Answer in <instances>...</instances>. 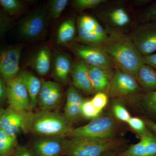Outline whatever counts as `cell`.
Wrapping results in <instances>:
<instances>
[{
    "label": "cell",
    "instance_id": "6da1fadb",
    "mask_svg": "<svg viewBox=\"0 0 156 156\" xmlns=\"http://www.w3.org/2000/svg\"><path fill=\"white\" fill-rule=\"evenodd\" d=\"M100 47L115 62L119 69L134 78L137 69L144 63L143 56L129 37L112 33L108 43Z\"/></svg>",
    "mask_w": 156,
    "mask_h": 156
},
{
    "label": "cell",
    "instance_id": "7a4b0ae2",
    "mask_svg": "<svg viewBox=\"0 0 156 156\" xmlns=\"http://www.w3.org/2000/svg\"><path fill=\"white\" fill-rule=\"evenodd\" d=\"M73 128L64 114L52 111L32 112L26 131L39 136H70Z\"/></svg>",
    "mask_w": 156,
    "mask_h": 156
},
{
    "label": "cell",
    "instance_id": "3957f363",
    "mask_svg": "<svg viewBox=\"0 0 156 156\" xmlns=\"http://www.w3.org/2000/svg\"><path fill=\"white\" fill-rule=\"evenodd\" d=\"M120 142L115 138L94 139L82 136L65 138L63 155L69 156H99L109 151H115Z\"/></svg>",
    "mask_w": 156,
    "mask_h": 156
},
{
    "label": "cell",
    "instance_id": "277c9868",
    "mask_svg": "<svg viewBox=\"0 0 156 156\" xmlns=\"http://www.w3.org/2000/svg\"><path fill=\"white\" fill-rule=\"evenodd\" d=\"M77 28L79 41L89 45L101 46L111 37L97 20L88 14L78 17Z\"/></svg>",
    "mask_w": 156,
    "mask_h": 156
},
{
    "label": "cell",
    "instance_id": "5b68a950",
    "mask_svg": "<svg viewBox=\"0 0 156 156\" xmlns=\"http://www.w3.org/2000/svg\"><path fill=\"white\" fill-rule=\"evenodd\" d=\"M48 17L47 7L43 6L23 18L18 26V34L20 40L32 41L41 37L47 29Z\"/></svg>",
    "mask_w": 156,
    "mask_h": 156
},
{
    "label": "cell",
    "instance_id": "8992f818",
    "mask_svg": "<svg viewBox=\"0 0 156 156\" xmlns=\"http://www.w3.org/2000/svg\"><path fill=\"white\" fill-rule=\"evenodd\" d=\"M115 126L110 117L96 118L89 124L73 128L70 136H82L94 139H107L115 138Z\"/></svg>",
    "mask_w": 156,
    "mask_h": 156
},
{
    "label": "cell",
    "instance_id": "52a82bcc",
    "mask_svg": "<svg viewBox=\"0 0 156 156\" xmlns=\"http://www.w3.org/2000/svg\"><path fill=\"white\" fill-rule=\"evenodd\" d=\"M71 50L81 60L89 66L109 72H111L113 67L112 58L100 46L74 45L72 46Z\"/></svg>",
    "mask_w": 156,
    "mask_h": 156
},
{
    "label": "cell",
    "instance_id": "ba28073f",
    "mask_svg": "<svg viewBox=\"0 0 156 156\" xmlns=\"http://www.w3.org/2000/svg\"><path fill=\"white\" fill-rule=\"evenodd\" d=\"M143 56L156 51V21L144 23L131 33L129 37Z\"/></svg>",
    "mask_w": 156,
    "mask_h": 156
},
{
    "label": "cell",
    "instance_id": "9c48e42d",
    "mask_svg": "<svg viewBox=\"0 0 156 156\" xmlns=\"http://www.w3.org/2000/svg\"><path fill=\"white\" fill-rule=\"evenodd\" d=\"M32 111L20 112L10 107L4 110L0 116V128L7 135L17 138L21 131H26Z\"/></svg>",
    "mask_w": 156,
    "mask_h": 156
},
{
    "label": "cell",
    "instance_id": "30bf717a",
    "mask_svg": "<svg viewBox=\"0 0 156 156\" xmlns=\"http://www.w3.org/2000/svg\"><path fill=\"white\" fill-rule=\"evenodd\" d=\"M6 84L9 107L18 111H31L28 93L21 80L17 77Z\"/></svg>",
    "mask_w": 156,
    "mask_h": 156
},
{
    "label": "cell",
    "instance_id": "8fae6325",
    "mask_svg": "<svg viewBox=\"0 0 156 156\" xmlns=\"http://www.w3.org/2000/svg\"><path fill=\"white\" fill-rule=\"evenodd\" d=\"M21 52V47L18 46L0 50V75L6 84L19 73Z\"/></svg>",
    "mask_w": 156,
    "mask_h": 156
},
{
    "label": "cell",
    "instance_id": "7c38bea8",
    "mask_svg": "<svg viewBox=\"0 0 156 156\" xmlns=\"http://www.w3.org/2000/svg\"><path fill=\"white\" fill-rule=\"evenodd\" d=\"M66 137L39 136L29 148L34 156H60L63 155Z\"/></svg>",
    "mask_w": 156,
    "mask_h": 156
},
{
    "label": "cell",
    "instance_id": "4fadbf2b",
    "mask_svg": "<svg viewBox=\"0 0 156 156\" xmlns=\"http://www.w3.org/2000/svg\"><path fill=\"white\" fill-rule=\"evenodd\" d=\"M108 89L111 95L123 96L140 91L141 88L135 78L116 68Z\"/></svg>",
    "mask_w": 156,
    "mask_h": 156
},
{
    "label": "cell",
    "instance_id": "5bb4252c",
    "mask_svg": "<svg viewBox=\"0 0 156 156\" xmlns=\"http://www.w3.org/2000/svg\"><path fill=\"white\" fill-rule=\"evenodd\" d=\"M41 81L37 105L40 111H52L58 106L61 100V87L58 83L53 81Z\"/></svg>",
    "mask_w": 156,
    "mask_h": 156
},
{
    "label": "cell",
    "instance_id": "9a60e30c",
    "mask_svg": "<svg viewBox=\"0 0 156 156\" xmlns=\"http://www.w3.org/2000/svg\"><path fill=\"white\" fill-rule=\"evenodd\" d=\"M140 141L120 156H156V138L150 132L140 134Z\"/></svg>",
    "mask_w": 156,
    "mask_h": 156
},
{
    "label": "cell",
    "instance_id": "2e32d148",
    "mask_svg": "<svg viewBox=\"0 0 156 156\" xmlns=\"http://www.w3.org/2000/svg\"><path fill=\"white\" fill-rule=\"evenodd\" d=\"M71 75L73 86L83 92L90 94L93 92L89 76V65L82 60L74 62Z\"/></svg>",
    "mask_w": 156,
    "mask_h": 156
},
{
    "label": "cell",
    "instance_id": "e0dca14e",
    "mask_svg": "<svg viewBox=\"0 0 156 156\" xmlns=\"http://www.w3.org/2000/svg\"><path fill=\"white\" fill-rule=\"evenodd\" d=\"M101 17L105 23L116 30L124 29L131 22L128 11L122 7H116L103 11Z\"/></svg>",
    "mask_w": 156,
    "mask_h": 156
},
{
    "label": "cell",
    "instance_id": "ac0fdd59",
    "mask_svg": "<svg viewBox=\"0 0 156 156\" xmlns=\"http://www.w3.org/2000/svg\"><path fill=\"white\" fill-rule=\"evenodd\" d=\"M17 77L22 81L28 92L32 111L37 105L42 81L32 73L27 71H20Z\"/></svg>",
    "mask_w": 156,
    "mask_h": 156
},
{
    "label": "cell",
    "instance_id": "d6986e66",
    "mask_svg": "<svg viewBox=\"0 0 156 156\" xmlns=\"http://www.w3.org/2000/svg\"><path fill=\"white\" fill-rule=\"evenodd\" d=\"M72 65L71 59L68 55L65 53H57L53 60L54 77L62 83H66L71 74Z\"/></svg>",
    "mask_w": 156,
    "mask_h": 156
},
{
    "label": "cell",
    "instance_id": "ffe728a7",
    "mask_svg": "<svg viewBox=\"0 0 156 156\" xmlns=\"http://www.w3.org/2000/svg\"><path fill=\"white\" fill-rule=\"evenodd\" d=\"M51 60L50 48L47 46H44L33 57L30 64L38 74L41 76H45L50 72Z\"/></svg>",
    "mask_w": 156,
    "mask_h": 156
},
{
    "label": "cell",
    "instance_id": "44dd1931",
    "mask_svg": "<svg viewBox=\"0 0 156 156\" xmlns=\"http://www.w3.org/2000/svg\"><path fill=\"white\" fill-rule=\"evenodd\" d=\"M135 79L148 92L156 91V70L148 65H140L135 75Z\"/></svg>",
    "mask_w": 156,
    "mask_h": 156
},
{
    "label": "cell",
    "instance_id": "7402d4cb",
    "mask_svg": "<svg viewBox=\"0 0 156 156\" xmlns=\"http://www.w3.org/2000/svg\"><path fill=\"white\" fill-rule=\"evenodd\" d=\"M89 76L93 91L103 92L108 89L111 81V72L89 65Z\"/></svg>",
    "mask_w": 156,
    "mask_h": 156
},
{
    "label": "cell",
    "instance_id": "603a6c76",
    "mask_svg": "<svg viewBox=\"0 0 156 156\" xmlns=\"http://www.w3.org/2000/svg\"><path fill=\"white\" fill-rule=\"evenodd\" d=\"M75 22L73 18L66 20L59 26L56 34V42L59 44H67L75 37Z\"/></svg>",
    "mask_w": 156,
    "mask_h": 156
},
{
    "label": "cell",
    "instance_id": "cb8c5ba5",
    "mask_svg": "<svg viewBox=\"0 0 156 156\" xmlns=\"http://www.w3.org/2000/svg\"><path fill=\"white\" fill-rule=\"evenodd\" d=\"M17 146V138L7 135L0 128V156H12Z\"/></svg>",
    "mask_w": 156,
    "mask_h": 156
},
{
    "label": "cell",
    "instance_id": "d4e9b609",
    "mask_svg": "<svg viewBox=\"0 0 156 156\" xmlns=\"http://www.w3.org/2000/svg\"><path fill=\"white\" fill-rule=\"evenodd\" d=\"M69 1L68 0H52L49 2L48 9L49 16L53 19L60 17L67 6Z\"/></svg>",
    "mask_w": 156,
    "mask_h": 156
},
{
    "label": "cell",
    "instance_id": "484cf974",
    "mask_svg": "<svg viewBox=\"0 0 156 156\" xmlns=\"http://www.w3.org/2000/svg\"><path fill=\"white\" fill-rule=\"evenodd\" d=\"M0 5L3 11L10 15L17 14L23 7L22 2L18 0H0Z\"/></svg>",
    "mask_w": 156,
    "mask_h": 156
},
{
    "label": "cell",
    "instance_id": "4316f807",
    "mask_svg": "<svg viewBox=\"0 0 156 156\" xmlns=\"http://www.w3.org/2000/svg\"><path fill=\"white\" fill-rule=\"evenodd\" d=\"M101 111L96 108L91 100L86 99L81 105L82 115L89 119H95L100 114Z\"/></svg>",
    "mask_w": 156,
    "mask_h": 156
},
{
    "label": "cell",
    "instance_id": "83f0119b",
    "mask_svg": "<svg viewBox=\"0 0 156 156\" xmlns=\"http://www.w3.org/2000/svg\"><path fill=\"white\" fill-rule=\"evenodd\" d=\"M86 100L73 86H70L66 92V105H81Z\"/></svg>",
    "mask_w": 156,
    "mask_h": 156
},
{
    "label": "cell",
    "instance_id": "f1b7e54d",
    "mask_svg": "<svg viewBox=\"0 0 156 156\" xmlns=\"http://www.w3.org/2000/svg\"><path fill=\"white\" fill-rule=\"evenodd\" d=\"M141 101L146 109L156 116V91L147 92L143 95Z\"/></svg>",
    "mask_w": 156,
    "mask_h": 156
},
{
    "label": "cell",
    "instance_id": "f546056e",
    "mask_svg": "<svg viewBox=\"0 0 156 156\" xmlns=\"http://www.w3.org/2000/svg\"><path fill=\"white\" fill-rule=\"evenodd\" d=\"M81 105L75 104L69 105H66L63 114L66 119L71 123L75 122L82 115Z\"/></svg>",
    "mask_w": 156,
    "mask_h": 156
},
{
    "label": "cell",
    "instance_id": "4dcf8cb0",
    "mask_svg": "<svg viewBox=\"0 0 156 156\" xmlns=\"http://www.w3.org/2000/svg\"><path fill=\"white\" fill-rule=\"evenodd\" d=\"M106 2L105 0H75L73 2V6L76 9L83 10L94 9Z\"/></svg>",
    "mask_w": 156,
    "mask_h": 156
},
{
    "label": "cell",
    "instance_id": "1f68e13d",
    "mask_svg": "<svg viewBox=\"0 0 156 156\" xmlns=\"http://www.w3.org/2000/svg\"><path fill=\"white\" fill-rule=\"evenodd\" d=\"M127 123L139 135L144 134L148 131L147 129L145 122L140 118L131 117Z\"/></svg>",
    "mask_w": 156,
    "mask_h": 156
},
{
    "label": "cell",
    "instance_id": "d6a6232c",
    "mask_svg": "<svg viewBox=\"0 0 156 156\" xmlns=\"http://www.w3.org/2000/svg\"><path fill=\"white\" fill-rule=\"evenodd\" d=\"M113 111L116 118L122 122L127 123L131 118L127 109L119 104H116L114 105Z\"/></svg>",
    "mask_w": 156,
    "mask_h": 156
},
{
    "label": "cell",
    "instance_id": "836d02e7",
    "mask_svg": "<svg viewBox=\"0 0 156 156\" xmlns=\"http://www.w3.org/2000/svg\"><path fill=\"white\" fill-rule=\"evenodd\" d=\"M90 100L95 107L101 111L108 103V98L104 92H98Z\"/></svg>",
    "mask_w": 156,
    "mask_h": 156
},
{
    "label": "cell",
    "instance_id": "e575fe53",
    "mask_svg": "<svg viewBox=\"0 0 156 156\" xmlns=\"http://www.w3.org/2000/svg\"><path fill=\"white\" fill-rule=\"evenodd\" d=\"M143 16L144 23L156 21V3L148 8Z\"/></svg>",
    "mask_w": 156,
    "mask_h": 156
},
{
    "label": "cell",
    "instance_id": "d590c367",
    "mask_svg": "<svg viewBox=\"0 0 156 156\" xmlns=\"http://www.w3.org/2000/svg\"><path fill=\"white\" fill-rule=\"evenodd\" d=\"M9 21L2 11L0 10V35L8 29Z\"/></svg>",
    "mask_w": 156,
    "mask_h": 156
},
{
    "label": "cell",
    "instance_id": "8d00e7d4",
    "mask_svg": "<svg viewBox=\"0 0 156 156\" xmlns=\"http://www.w3.org/2000/svg\"><path fill=\"white\" fill-rule=\"evenodd\" d=\"M7 100V84L3 78L0 77V103Z\"/></svg>",
    "mask_w": 156,
    "mask_h": 156
},
{
    "label": "cell",
    "instance_id": "74e56055",
    "mask_svg": "<svg viewBox=\"0 0 156 156\" xmlns=\"http://www.w3.org/2000/svg\"><path fill=\"white\" fill-rule=\"evenodd\" d=\"M12 156H34L28 148L23 146H18Z\"/></svg>",
    "mask_w": 156,
    "mask_h": 156
},
{
    "label": "cell",
    "instance_id": "f35d334b",
    "mask_svg": "<svg viewBox=\"0 0 156 156\" xmlns=\"http://www.w3.org/2000/svg\"><path fill=\"white\" fill-rule=\"evenodd\" d=\"M144 62L156 70V53L143 56Z\"/></svg>",
    "mask_w": 156,
    "mask_h": 156
},
{
    "label": "cell",
    "instance_id": "ab89813d",
    "mask_svg": "<svg viewBox=\"0 0 156 156\" xmlns=\"http://www.w3.org/2000/svg\"><path fill=\"white\" fill-rule=\"evenodd\" d=\"M147 126L153 131L155 133H156V123L154 122H152L150 120H147L146 121Z\"/></svg>",
    "mask_w": 156,
    "mask_h": 156
},
{
    "label": "cell",
    "instance_id": "60d3db41",
    "mask_svg": "<svg viewBox=\"0 0 156 156\" xmlns=\"http://www.w3.org/2000/svg\"><path fill=\"white\" fill-rule=\"evenodd\" d=\"M99 156H116V153L115 151H109L104 153Z\"/></svg>",
    "mask_w": 156,
    "mask_h": 156
},
{
    "label": "cell",
    "instance_id": "b9f144b4",
    "mask_svg": "<svg viewBox=\"0 0 156 156\" xmlns=\"http://www.w3.org/2000/svg\"><path fill=\"white\" fill-rule=\"evenodd\" d=\"M4 109L2 108V107H0V116H1V115L2 114L3 112L4 111Z\"/></svg>",
    "mask_w": 156,
    "mask_h": 156
},
{
    "label": "cell",
    "instance_id": "7bdbcfd3",
    "mask_svg": "<svg viewBox=\"0 0 156 156\" xmlns=\"http://www.w3.org/2000/svg\"><path fill=\"white\" fill-rule=\"evenodd\" d=\"M60 156H69L66 155H61Z\"/></svg>",
    "mask_w": 156,
    "mask_h": 156
}]
</instances>
